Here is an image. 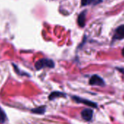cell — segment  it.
<instances>
[{
	"label": "cell",
	"instance_id": "1",
	"mask_svg": "<svg viewBox=\"0 0 124 124\" xmlns=\"http://www.w3.org/2000/svg\"><path fill=\"white\" fill-rule=\"evenodd\" d=\"M36 69H41L44 67L53 68L54 67V63L52 60L48 58H42L38 61L35 64Z\"/></svg>",
	"mask_w": 124,
	"mask_h": 124
},
{
	"label": "cell",
	"instance_id": "10",
	"mask_svg": "<svg viewBox=\"0 0 124 124\" xmlns=\"http://www.w3.org/2000/svg\"><path fill=\"white\" fill-rule=\"evenodd\" d=\"M95 0H81V5L82 6H86L89 4H91L94 2Z\"/></svg>",
	"mask_w": 124,
	"mask_h": 124
},
{
	"label": "cell",
	"instance_id": "8",
	"mask_svg": "<svg viewBox=\"0 0 124 124\" xmlns=\"http://www.w3.org/2000/svg\"><path fill=\"white\" fill-rule=\"evenodd\" d=\"M45 109H46V107L44 106H41V107H37V108L32 110L31 112L36 113V114H43L45 112Z\"/></svg>",
	"mask_w": 124,
	"mask_h": 124
},
{
	"label": "cell",
	"instance_id": "11",
	"mask_svg": "<svg viewBox=\"0 0 124 124\" xmlns=\"http://www.w3.org/2000/svg\"><path fill=\"white\" fill-rule=\"evenodd\" d=\"M122 55L124 56V48L122 50Z\"/></svg>",
	"mask_w": 124,
	"mask_h": 124
},
{
	"label": "cell",
	"instance_id": "7",
	"mask_svg": "<svg viewBox=\"0 0 124 124\" xmlns=\"http://www.w3.org/2000/svg\"><path fill=\"white\" fill-rule=\"evenodd\" d=\"M61 96H65V95L63 94V93H61V92H58V91H54V92H52L49 96V99L50 100H52L55 98H57V97H61Z\"/></svg>",
	"mask_w": 124,
	"mask_h": 124
},
{
	"label": "cell",
	"instance_id": "2",
	"mask_svg": "<svg viewBox=\"0 0 124 124\" xmlns=\"http://www.w3.org/2000/svg\"><path fill=\"white\" fill-rule=\"evenodd\" d=\"M124 39V25L118 26L113 34V40H121Z\"/></svg>",
	"mask_w": 124,
	"mask_h": 124
},
{
	"label": "cell",
	"instance_id": "5",
	"mask_svg": "<svg viewBox=\"0 0 124 124\" xmlns=\"http://www.w3.org/2000/svg\"><path fill=\"white\" fill-rule=\"evenodd\" d=\"M81 116L85 121H91L93 117V110L90 108L84 109L81 112Z\"/></svg>",
	"mask_w": 124,
	"mask_h": 124
},
{
	"label": "cell",
	"instance_id": "6",
	"mask_svg": "<svg viewBox=\"0 0 124 124\" xmlns=\"http://www.w3.org/2000/svg\"><path fill=\"white\" fill-rule=\"evenodd\" d=\"M86 10L81 12L78 17V24L80 27H84L86 23Z\"/></svg>",
	"mask_w": 124,
	"mask_h": 124
},
{
	"label": "cell",
	"instance_id": "4",
	"mask_svg": "<svg viewBox=\"0 0 124 124\" xmlns=\"http://www.w3.org/2000/svg\"><path fill=\"white\" fill-rule=\"evenodd\" d=\"M73 99L74 101H76V102L78 103H82V104H84L86 105H88L90 107H93V108H95L97 107V104L93 102H91L89 100H87V99H81L80 97H78V96H73Z\"/></svg>",
	"mask_w": 124,
	"mask_h": 124
},
{
	"label": "cell",
	"instance_id": "9",
	"mask_svg": "<svg viewBox=\"0 0 124 124\" xmlns=\"http://www.w3.org/2000/svg\"><path fill=\"white\" fill-rule=\"evenodd\" d=\"M6 114L4 112V110L1 109V107H0V123L1 124H4L6 121Z\"/></svg>",
	"mask_w": 124,
	"mask_h": 124
},
{
	"label": "cell",
	"instance_id": "3",
	"mask_svg": "<svg viewBox=\"0 0 124 124\" xmlns=\"http://www.w3.org/2000/svg\"><path fill=\"white\" fill-rule=\"evenodd\" d=\"M89 84L92 86H105V81L102 77L98 75H93L89 80Z\"/></svg>",
	"mask_w": 124,
	"mask_h": 124
},
{
	"label": "cell",
	"instance_id": "12",
	"mask_svg": "<svg viewBox=\"0 0 124 124\" xmlns=\"http://www.w3.org/2000/svg\"><path fill=\"white\" fill-rule=\"evenodd\" d=\"M121 72H123V71H121Z\"/></svg>",
	"mask_w": 124,
	"mask_h": 124
}]
</instances>
